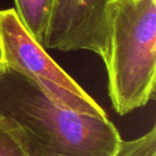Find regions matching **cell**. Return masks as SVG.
<instances>
[{"label": "cell", "instance_id": "cell-2", "mask_svg": "<svg viewBox=\"0 0 156 156\" xmlns=\"http://www.w3.org/2000/svg\"><path fill=\"white\" fill-rule=\"evenodd\" d=\"M108 94L115 112L145 106L155 93L156 0H110Z\"/></svg>", "mask_w": 156, "mask_h": 156}, {"label": "cell", "instance_id": "cell-6", "mask_svg": "<svg viewBox=\"0 0 156 156\" xmlns=\"http://www.w3.org/2000/svg\"><path fill=\"white\" fill-rule=\"evenodd\" d=\"M0 156H30L22 133L8 118L0 113Z\"/></svg>", "mask_w": 156, "mask_h": 156}, {"label": "cell", "instance_id": "cell-3", "mask_svg": "<svg viewBox=\"0 0 156 156\" xmlns=\"http://www.w3.org/2000/svg\"><path fill=\"white\" fill-rule=\"evenodd\" d=\"M0 65L28 77L61 106L85 115L107 117L104 109L31 37L14 8L0 10Z\"/></svg>", "mask_w": 156, "mask_h": 156}, {"label": "cell", "instance_id": "cell-4", "mask_svg": "<svg viewBox=\"0 0 156 156\" xmlns=\"http://www.w3.org/2000/svg\"><path fill=\"white\" fill-rule=\"evenodd\" d=\"M110 0H54L43 41L45 49L89 50L106 60Z\"/></svg>", "mask_w": 156, "mask_h": 156}, {"label": "cell", "instance_id": "cell-5", "mask_svg": "<svg viewBox=\"0 0 156 156\" xmlns=\"http://www.w3.org/2000/svg\"><path fill=\"white\" fill-rule=\"evenodd\" d=\"M54 0H14L18 18L31 37L43 45Z\"/></svg>", "mask_w": 156, "mask_h": 156}, {"label": "cell", "instance_id": "cell-7", "mask_svg": "<svg viewBox=\"0 0 156 156\" xmlns=\"http://www.w3.org/2000/svg\"><path fill=\"white\" fill-rule=\"evenodd\" d=\"M115 156H156V126L139 138L121 140Z\"/></svg>", "mask_w": 156, "mask_h": 156}, {"label": "cell", "instance_id": "cell-1", "mask_svg": "<svg viewBox=\"0 0 156 156\" xmlns=\"http://www.w3.org/2000/svg\"><path fill=\"white\" fill-rule=\"evenodd\" d=\"M0 113L20 129L30 156H115L122 140L108 117L61 106L28 77L1 65Z\"/></svg>", "mask_w": 156, "mask_h": 156}]
</instances>
